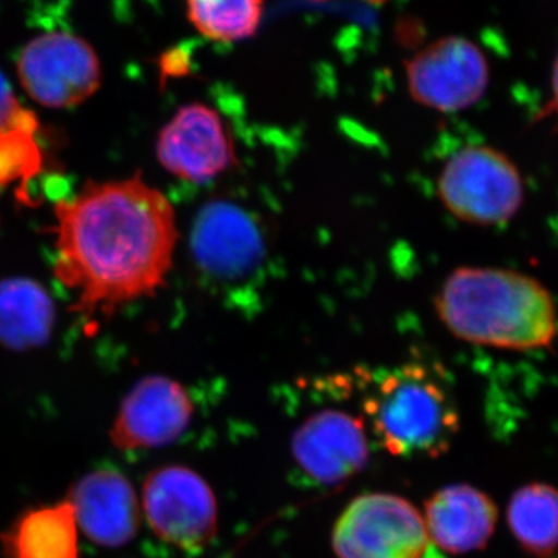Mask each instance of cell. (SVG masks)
<instances>
[{
    "instance_id": "5",
    "label": "cell",
    "mask_w": 558,
    "mask_h": 558,
    "mask_svg": "<svg viewBox=\"0 0 558 558\" xmlns=\"http://www.w3.org/2000/svg\"><path fill=\"white\" fill-rule=\"evenodd\" d=\"M142 512L161 542L185 553H201L218 534L215 494L207 481L182 465L157 469L146 476Z\"/></svg>"
},
{
    "instance_id": "6",
    "label": "cell",
    "mask_w": 558,
    "mask_h": 558,
    "mask_svg": "<svg viewBox=\"0 0 558 558\" xmlns=\"http://www.w3.org/2000/svg\"><path fill=\"white\" fill-rule=\"evenodd\" d=\"M332 543L340 558H424L429 537L424 517L410 501L369 494L341 513Z\"/></svg>"
},
{
    "instance_id": "20",
    "label": "cell",
    "mask_w": 558,
    "mask_h": 558,
    "mask_svg": "<svg viewBox=\"0 0 558 558\" xmlns=\"http://www.w3.org/2000/svg\"><path fill=\"white\" fill-rule=\"evenodd\" d=\"M545 119H554L558 123V58L553 73V94H550L548 105L539 110L537 121Z\"/></svg>"
},
{
    "instance_id": "12",
    "label": "cell",
    "mask_w": 558,
    "mask_h": 558,
    "mask_svg": "<svg viewBox=\"0 0 558 558\" xmlns=\"http://www.w3.org/2000/svg\"><path fill=\"white\" fill-rule=\"evenodd\" d=\"M68 501L80 531L95 545L120 548L137 535L142 505L130 481L117 470H97L84 476Z\"/></svg>"
},
{
    "instance_id": "18",
    "label": "cell",
    "mask_w": 558,
    "mask_h": 558,
    "mask_svg": "<svg viewBox=\"0 0 558 558\" xmlns=\"http://www.w3.org/2000/svg\"><path fill=\"white\" fill-rule=\"evenodd\" d=\"M194 27L209 39L250 38L263 16V0H186Z\"/></svg>"
},
{
    "instance_id": "19",
    "label": "cell",
    "mask_w": 558,
    "mask_h": 558,
    "mask_svg": "<svg viewBox=\"0 0 558 558\" xmlns=\"http://www.w3.org/2000/svg\"><path fill=\"white\" fill-rule=\"evenodd\" d=\"M13 131H38V120L17 100L9 81L0 72V135Z\"/></svg>"
},
{
    "instance_id": "13",
    "label": "cell",
    "mask_w": 558,
    "mask_h": 558,
    "mask_svg": "<svg viewBox=\"0 0 558 558\" xmlns=\"http://www.w3.org/2000/svg\"><path fill=\"white\" fill-rule=\"evenodd\" d=\"M193 252L202 269L220 278H236L258 263L263 240L259 230L230 202H211L194 222Z\"/></svg>"
},
{
    "instance_id": "2",
    "label": "cell",
    "mask_w": 558,
    "mask_h": 558,
    "mask_svg": "<svg viewBox=\"0 0 558 558\" xmlns=\"http://www.w3.org/2000/svg\"><path fill=\"white\" fill-rule=\"evenodd\" d=\"M436 312L457 339L481 347L532 351L557 336L553 295L520 271L461 267L439 290Z\"/></svg>"
},
{
    "instance_id": "9",
    "label": "cell",
    "mask_w": 558,
    "mask_h": 558,
    "mask_svg": "<svg viewBox=\"0 0 558 558\" xmlns=\"http://www.w3.org/2000/svg\"><path fill=\"white\" fill-rule=\"evenodd\" d=\"M193 416L186 388L171 377L153 374L138 380L121 402L110 439L124 451L170 446L189 429Z\"/></svg>"
},
{
    "instance_id": "3",
    "label": "cell",
    "mask_w": 558,
    "mask_h": 558,
    "mask_svg": "<svg viewBox=\"0 0 558 558\" xmlns=\"http://www.w3.org/2000/svg\"><path fill=\"white\" fill-rule=\"evenodd\" d=\"M381 446L402 458H438L459 433V411L438 374L422 363L389 371L363 402Z\"/></svg>"
},
{
    "instance_id": "1",
    "label": "cell",
    "mask_w": 558,
    "mask_h": 558,
    "mask_svg": "<svg viewBox=\"0 0 558 558\" xmlns=\"http://www.w3.org/2000/svg\"><path fill=\"white\" fill-rule=\"evenodd\" d=\"M53 271L84 318L119 307L163 286L178 247L170 199L143 180L90 182L58 202Z\"/></svg>"
},
{
    "instance_id": "15",
    "label": "cell",
    "mask_w": 558,
    "mask_h": 558,
    "mask_svg": "<svg viewBox=\"0 0 558 558\" xmlns=\"http://www.w3.org/2000/svg\"><path fill=\"white\" fill-rule=\"evenodd\" d=\"M78 523L65 501L22 513L0 535L5 558H80Z\"/></svg>"
},
{
    "instance_id": "17",
    "label": "cell",
    "mask_w": 558,
    "mask_h": 558,
    "mask_svg": "<svg viewBox=\"0 0 558 558\" xmlns=\"http://www.w3.org/2000/svg\"><path fill=\"white\" fill-rule=\"evenodd\" d=\"M508 521L521 548L537 558H550L558 550V488L532 483L510 498Z\"/></svg>"
},
{
    "instance_id": "8",
    "label": "cell",
    "mask_w": 558,
    "mask_h": 558,
    "mask_svg": "<svg viewBox=\"0 0 558 558\" xmlns=\"http://www.w3.org/2000/svg\"><path fill=\"white\" fill-rule=\"evenodd\" d=\"M411 97L439 112H459L476 105L488 86L483 51L464 38H444L407 64Z\"/></svg>"
},
{
    "instance_id": "21",
    "label": "cell",
    "mask_w": 558,
    "mask_h": 558,
    "mask_svg": "<svg viewBox=\"0 0 558 558\" xmlns=\"http://www.w3.org/2000/svg\"><path fill=\"white\" fill-rule=\"evenodd\" d=\"M439 558V557H438Z\"/></svg>"
},
{
    "instance_id": "16",
    "label": "cell",
    "mask_w": 558,
    "mask_h": 558,
    "mask_svg": "<svg viewBox=\"0 0 558 558\" xmlns=\"http://www.w3.org/2000/svg\"><path fill=\"white\" fill-rule=\"evenodd\" d=\"M54 307L49 293L31 279L0 281V343L36 348L49 339Z\"/></svg>"
},
{
    "instance_id": "14",
    "label": "cell",
    "mask_w": 558,
    "mask_h": 558,
    "mask_svg": "<svg viewBox=\"0 0 558 558\" xmlns=\"http://www.w3.org/2000/svg\"><path fill=\"white\" fill-rule=\"evenodd\" d=\"M428 537L447 553L483 549L494 535L498 510L492 498L468 484L440 488L425 505Z\"/></svg>"
},
{
    "instance_id": "10",
    "label": "cell",
    "mask_w": 558,
    "mask_h": 558,
    "mask_svg": "<svg viewBox=\"0 0 558 558\" xmlns=\"http://www.w3.org/2000/svg\"><path fill=\"white\" fill-rule=\"evenodd\" d=\"M161 167L186 182L205 183L236 163L233 140L223 120L208 106H183L157 140Z\"/></svg>"
},
{
    "instance_id": "7",
    "label": "cell",
    "mask_w": 558,
    "mask_h": 558,
    "mask_svg": "<svg viewBox=\"0 0 558 558\" xmlns=\"http://www.w3.org/2000/svg\"><path fill=\"white\" fill-rule=\"evenodd\" d=\"M17 73L33 100L46 108H72L100 87L101 68L86 40L54 32L32 39L21 51Z\"/></svg>"
},
{
    "instance_id": "4",
    "label": "cell",
    "mask_w": 558,
    "mask_h": 558,
    "mask_svg": "<svg viewBox=\"0 0 558 558\" xmlns=\"http://www.w3.org/2000/svg\"><path fill=\"white\" fill-rule=\"evenodd\" d=\"M438 193L454 218L492 227L509 222L520 211L524 185L519 168L501 150L468 146L444 165Z\"/></svg>"
},
{
    "instance_id": "11",
    "label": "cell",
    "mask_w": 558,
    "mask_h": 558,
    "mask_svg": "<svg viewBox=\"0 0 558 558\" xmlns=\"http://www.w3.org/2000/svg\"><path fill=\"white\" fill-rule=\"evenodd\" d=\"M299 468L314 483L336 486L357 475L368 464L369 442L362 418L347 411L312 414L292 438Z\"/></svg>"
}]
</instances>
